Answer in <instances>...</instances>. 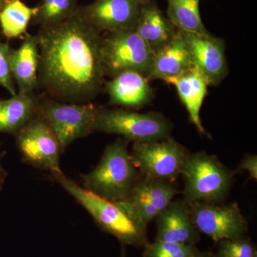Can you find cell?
<instances>
[{
	"label": "cell",
	"instance_id": "1",
	"mask_svg": "<svg viewBox=\"0 0 257 257\" xmlns=\"http://www.w3.org/2000/svg\"><path fill=\"white\" fill-rule=\"evenodd\" d=\"M40 52L38 85L62 102L89 103L104 89L100 32L77 13L35 35Z\"/></svg>",
	"mask_w": 257,
	"mask_h": 257
},
{
	"label": "cell",
	"instance_id": "2",
	"mask_svg": "<svg viewBox=\"0 0 257 257\" xmlns=\"http://www.w3.org/2000/svg\"><path fill=\"white\" fill-rule=\"evenodd\" d=\"M52 177L87 210L101 230L115 236L124 246H146L147 225L135 215L127 203L111 202L99 197L64 174Z\"/></svg>",
	"mask_w": 257,
	"mask_h": 257
},
{
	"label": "cell",
	"instance_id": "3",
	"mask_svg": "<svg viewBox=\"0 0 257 257\" xmlns=\"http://www.w3.org/2000/svg\"><path fill=\"white\" fill-rule=\"evenodd\" d=\"M127 145L119 138L108 145L95 168L82 175L83 188L111 202L125 200L140 175Z\"/></svg>",
	"mask_w": 257,
	"mask_h": 257
},
{
	"label": "cell",
	"instance_id": "4",
	"mask_svg": "<svg viewBox=\"0 0 257 257\" xmlns=\"http://www.w3.org/2000/svg\"><path fill=\"white\" fill-rule=\"evenodd\" d=\"M184 182V201L220 204L229 194L236 175L215 155L206 152L187 153L181 169Z\"/></svg>",
	"mask_w": 257,
	"mask_h": 257
},
{
	"label": "cell",
	"instance_id": "5",
	"mask_svg": "<svg viewBox=\"0 0 257 257\" xmlns=\"http://www.w3.org/2000/svg\"><path fill=\"white\" fill-rule=\"evenodd\" d=\"M173 125L162 113H139L124 109H101L96 113L94 132L119 135L134 143H151L170 138Z\"/></svg>",
	"mask_w": 257,
	"mask_h": 257
},
{
	"label": "cell",
	"instance_id": "6",
	"mask_svg": "<svg viewBox=\"0 0 257 257\" xmlns=\"http://www.w3.org/2000/svg\"><path fill=\"white\" fill-rule=\"evenodd\" d=\"M155 52L135 30L107 33L102 37L101 60L105 77L112 78L124 72H136L147 77Z\"/></svg>",
	"mask_w": 257,
	"mask_h": 257
},
{
	"label": "cell",
	"instance_id": "7",
	"mask_svg": "<svg viewBox=\"0 0 257 257\" xmlns=\"http://www.w3.org/2000/svg\"><path fill=\"white\" fill-rule=\"evenodd\" d=\"M98 110L91 103L62 102L50 97L39 99L38 114L54 130L64 151L76 140L94 133Z\"/></svg>",
	"mask_w": 257,
	"mask_h": 257
},
{
	"label": "cell",
	"instance_id": "8",
	"mask_svg": "<svg viewBox=\"0 0 257 257\" xmlns=\"http://www.w3.org/2000/svg\"><path fill=\"white\" fill-rule=\"evenodd\" d=\"M24 162L50 172L51 176L64 174L60 168L63 148L48 122L37 114L14 135Z\"/></svg>",
	"mask_w": 257,
	"mask_h": 257
},
{
	"label": "cell",
	"instance_id": "9",
	"mask_svg": "<svg viewBox=\"0 0 257 257\" xmlns=\"http://www.w3.org/2000/svg\"><path fill=\"white\" fill-rule=\"evenodd\" d=\"M130 157L142 175L174 182L180 175L187 152L169 138L151 143H134Z\"/></svg>",
	"mask_w": 257,
	"mask_h": 257
},
{
	"label": "cell",
	"instance_id": "10",
	"mask_svg": "<svg viewBox=\"0 0 257 257\" xmlns=\"http://www.w3.org/2000/svg\"><path fill=\"white\" fill-rule=\"evenodd\" d=\"M193 224L198 231L215 241L244 237L248 222L237 203L229 204L194 203L189 204Z\"/></svg>",
	"mask_w": 257,
	"mask_h": 257
},
{
	"label": "cell",
	"instance_id": "11",
	"mask_svg": "<svg viewBox=\"0 0 257 257\" xmlns=\"http://www.w3.org/2000/svg\"><path fill=\"white\" fill-rule=\"evenodd\" d=\"M179 32L188 50L192 66L203 74L208 85H219L229 73L224 40L210 33Z\"/></svg>",
	"mask_w": 257,
	"mask_h": 257
},
{
	"label": "cell",
	"instance_id": "12",
	"mask_svg": "<svg viewBox=\"0 0 257 257\" xmlns=\"http://www.w3.org/2000/svg\"><path fill=\"white\" fill-rule=\"evenodd\" d=\"M144 0H94L79 7L82 18L96 31L111 33L135 30Z\"/></svg>",
	"mask_w": 257,
	"mask_h": 257
},
{
	"label": "cell",
	"instance_id": "13",
	"mask_svg": "<svg viewBox=\"0 0 257 257\" xmlns=\"http://www.w3.org/2000/svg\"><path fill=\"white\" fill-rule=\"evenodd\" d=\"M177 191L174 182L148 177H140L124 202L144 224L155 220L172 200Z\"/></svg>",
	"mask_w": 257,
	"mask_h": 257
},
{
	"label": "cell",
	"instance_id": "14",
	"mask_svg": "<svg viewBox=\"0 0 257 257\" xmlns=\"http://www.w3.org/2000/svg\"><path fill=\"white\" fill-rule=\"evenodd\" d=\"M155 220L156 240L195 245L200 239L191 218L189 204L184 199L172 200Z\"/></svg>",
	"mask_w": 257,
	"mask_h": 257
},
{
	"label": "cell",
	"instance_id": "15",
	"mask_svg": "<svg viewBox=\"0 0 257 257\" xmlns=\"http://www.w3.org/2000/svg\"><path fill=\"white\" fill-rule=\"evenodd\" d=\"M105 81L104 89L110 105L139 109L151 102L155 92L145 76L136 72H124Z\"/></svg>",
	"mask_w": 257,
	"mask_h": 257
},
{
	"label": "cell",
	"instance_id": "16",
	"mask_svg": "<svg viewBox=\"0 0 257 257\" xmlns=\"http://www.w3.org/2000/svg\"><path fill=\"white\" fill-rule=\"evenodd\" d=\"M40 52L35 35H25L19 48L13 49L10 55V69L19 93H34L38 86Z\"/></svg>",
	"mask_w": 257,
	"mask_h": 257
},
{
	"label": "cell",
	"instance_id": "17",
	"mask_svg": "<svg viewBox=\"0 0 257 257\" xmlns=\"http://www.w3.org/2000/svg\"><path fill=\"white\" fill-rule=\"evenodd\" d=\"M166 82L172 84L177 89L179 99L188 112L190 122L195 126L199 133L209 136L200 118L201 108L209 86L203 74L192 66L184 73Z\"/></svg>",
	"mask_w": 257,
	"mask_h": 257
},
{
	"label": "cell",
	"instance_id": "18",
	"mask_svg": "<svg viewBox=\"0 0 257 257\" xmlns=\"http://www.w3.org/2000/svg\"><path fill=\"white\" fill-rule=\"evenodd\" d=\"M135 30L154 52L170 43L178 32L152 0L142 7Z\"/></svg>",
	"mask_w": 257,
	"mask_h": 257
},
{
	"label": "cell",
	"instance_id": "19",
	"mask_svg": "<svg viewBox=\"0 0 257 257\" xmlns=\"http://www.w3.org/2000/svg\"><path fill=\"white\" fill-rule=\"evenodd\" d=\"M192 66L188 50L178 30L170 43L155 52L147 79H160L166 82L184 73Z\"/></svg>",
	"mask_w": 257,
	"mask_h": 257
},
{
	"label": "cell",
	"instance_id": "20",
	"mask_svg": "<svg viewBox=\"0 0 257 257\" xmlns=\"http://www.w3.org/2000/svg\"><path fill=\"white\" fill-rule=\"evenodd\" d=\"M39 98L17 93L10 99H0V133L15 135L38 114Z\"/></svg>",
	"mask_w": 257,
	"mask_h": 257
},
{
	"label": "cell",
	"instance_id": "21",
	"mask_svg": "<svg viewBox=\"0 0 257 257\" xmlns=\"http://www.w3.org/2000/svg\"><path fill=\"white\" fill-rule=\"evenodd\" d=\"M200 0H167V17L177 30L208 34L199 13Z\"/></svg>",
	"mask_w": 257,
	"mask_h": 257
},
{
	"label": "cell",
	"instance_id": "22",
	"mask_svg": "<svg viewBox=\"0 0 257 257\" xmlns=\"http://www.w3.org/2000/svg\"><path fill=\"white\" fill-rule=\"evenodd\" d=\"M38 8L29 7L21 0L5 5L0 13V26L7 38H16L26 35L29 25L37 14Z\"/></svg>",
	"mask_w": 257,
	"mask_h": 257
},
{
	"label": "cell",
	"instance_id": "23",
	"mask_svg": "<svg viewBox=\"0 0 257 257\" xmlns=\"http://www.w3.org/2000/svg\"><path fill=\"white\" fill-rule=\"evenodd\" d=\"M31 24L40 28L62 23L73 16L79 6L77 0H41Z\"/></svg>",
	"mask_w": 257,
	"mask_h": 257
},
{
	"label": "cell",
	"instance_id": "24",
	"mask_svg": "<svg viewBox=\"0 0 257 257\" xmlns=\"http://www.w3.org/2000/svg\"><path fill=\"white\" fill-rule=\"evenodd\" d=\"M198 251L194 244H184L156 240L147 243L144 257H192Z\"/></svg>",
	"mask_w": 257,
	"mask_h": 257
},
{
	"label": "cell",
	"instance_id": "25",
	"mask_svg": "<svg viewBox=\"0 0 257 257\" xmlns=\"http://www.w3.org/2000/svg\"><path fill=\"white\" fill-rule=\"evenodd\" d=\"M256 251L251 241L244 236L238 239L221 240L216 257H253Z\"/></svg>",
	"mask_w": 257,
	"mask_h": 257
},
{
	"label": "cell",
	"instance_id": "26",
	"mask_svg": "<svg viewBox=\"0 0 257 257\" xmlns=\"http://www.w3.org/2000/svg\"><path fill=\"white\" fill-rule=\"evenodd\" d=\"M12 50L13 48L9 44L0 41V85L8 91L12 96H14L18 92L10 69Z\"/></svg>",
	"mask_w": 257,
	"mask_h": 257
},
{
	"label": "cell",
	"instance_id": "27",
	"mask_svg": "<svg viewBox=\"0 0 257 257\" xmlns=\"http://www.w3.org/2000/svg\"><path fill=\"white\" fill-rule=\"evenodd\" d=\"M247 171L248 173L249 174L250 177L251 179H257V156L254 155H245L243 157V160L240 162L239 167L234 171L235 173L236 174L237 172H241V171Z\"/></svg>",
	"mask_w": 257,
	"mask_h": 257
},
{
	"label": "cell",
	"instance_id": "28",
	"mask_svg": "<svg viewBox=\"0 0 257 257\" xmlns=\"http://www.w3.org/2000/svg\"><path fill=\"white\" fill-rule=\"evenodd\" d=\"M8 172L3 167V166L0 164V191L3 189L5 180H6L7 177H8Z\"/></svg>",
	"mask_w": 257,
	"mask_h": 257
},
{
	"label": "cell",
	"instance_id": "29",
	"mask_svg": "<svg viewBox=\"0 0 257 257\" xmlns=\"http://www.w3.org/2000/svg\"><path fill=\"white\" fill-rule=\"evenodd\" d=\"M192 257H216L214 255H213L212 253L209 252H199V251H197L194 255H193Z\"/></svg>",
	"mask_w": 257,
	"mask_h": 257
},
{
	"label": "cell",
	"instance_id": "30",
	"mask_svg": "<svg viewBox=\"0 0 257 257\" xmlns=\"http://www.w3.org/2000/svg\"><path fill=\"white\" fill-rule=\"evenodd\" d=\"M5 6V2L3 0H0V13H1L2 10H3Z\"/></svg>",
	"mask_w": 257,
	"mask_h": 257
},
{
	"label": "cell",
	"instance_id": "31",
	"mask_svg": "<svg viewBox=\"0 0 257 257\" xmlns=\"http://www.w3.org/2000/svg\"><path fill=\"white\" fill-rule=\"evenodd\" d=\"M122 250H121V257H126V254H125V248L124 245H122Z\"/></svg>",
	"mask_w": 257,
	"mask_h": 257
},
{
	"label": "cell",
	"instance_id": "32",
	"mask_svg": "<svg viewBox=\"0 0 257 257\" xmlns=\"http://www.w3.org/2000/svg\"><path fill=\"white\" fill-rule=\"evenodd\" d=\"M5 2V5L8 4V3H10V2L14 1V0H3Z\"/></svg>",
	"mask_w": 257,
	"mask_h": 257
},
{
	"label": "cell",
	"instance_id": "33",
	"mask_svg": "<svg viewBox=\"0 0 257 257\" xmlns=\"http://www.w3.org/2000/svg\"><path fill=\"white\" fill-rule=\"evenodd\" d=\"M144 1H148V0H144Z\"/></svg>",
	"mask_w": 257,
	"mask_h": 257
}]
</instances>
